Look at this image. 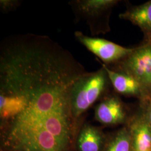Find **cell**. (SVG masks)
I'll use <instances>...</instances> for the list:
<instances>
[{
  "instance_id": "obj_1",
  "label": "cell",
  "mask_w": 151,
  "mask_h": 151,
  "mask_svg": "<svg viewBox=\"0 0 151 151\" xmlns=\"http://www.w3.org/2000/svg\"><path fill=\"white\" fill-rule=\"evenodd\" d=\"M77 129L69 100L30 101L1 122V151H78Z\"/></svg>"
},
{
  "instance_id": "obj_2",
  "label": "cell",
  "mask_w": 151,
  "mask_h": 151,
  "mask_svg": "<svg viewBox=\"0 0 151 151\" xmlns=\"http://www.w3.org/2000/svg\"><path fill=\"white\" fill-rule=\"evenodd\" d=\"M113 88L107 72L101 65L98 70L85 73L76 82L70 95L72 113L78 126L82 115Z\"/></svg>"
},
{
  "instance_id": "obj_3",
  "label": "cell",
  "mask_w": 151,
  "mask_h": 151,
  "mask_svg": "<svg viewBox=\"0 0 151 151\" xmlns=\"http://www.w3.org/2000/svg\"><path fill=\"white\" fill-rule=\"evenodd\" d=\"M119 0H75L69 2L76 21L85 22L92 36L110 32V20Z\"/></svg>"
},
{
  "instance_id": "obj_4",
  "label": "cell",
  "mask_w": 151,
  "mask_h": 151,
  "mask_svg": "<svg viewBox=\"0 0 151 151\" xmlns=\"http://www.w3.org/2000/svg\"><path fill=\"white\" fill-rule=\"evenodd\" d=\"M107 66L132 76L151 99V44L141 43L124 59Z\"/></svg>"
},
{
  "instance_id": "obj_5",
  "label": "cell",
  "mask_w": 151,
  "mask_h": 151,
  "mask_svg": "<svg viewBox=\"0 0 151 151\" xmlns=\"http://www.w3.org/2000/svg\"><path fill=\"white\" fill-rule=\"evenodd\" d=\"M76 39L98 60L106 65L115 64L130 54L134 47L128 48L102 38L91 37L80 31L75 32Z\"/></svg>"
},
{
  "instance_id": "obj_6",
  "label": "cell",
  "mask_w": 151,
  "mask_h": 151,
  "mask_svg": "<svg viewBox=\"0 0 151 151\" xmlns=\"http://www.w3.org/2000/svg\"><path fill=\"white\" fill-rule=\"evenodd\" d=\"M132 108L122 101L119 94L114 91H111L95 106V119L106 126L124 125L129 117Z\"/></svg>"
},
{
  "instance_id": "obj_7",
  "label": "cell",
  "mask_w": 151,
  "mask_h": 151,
  "mask_svg": "<svg viewBox=\"0 0 151 151\" xmlns=\"http://www.w3.org/2000/svg\"><path fill=\"white\" fill-rule=\"evenodd\" d=\"M125 125L129 130L130 151H151V125L144 105L137 101L132 108Z\"/></svg>"
},
{
  "instance_id": "obj_8",
  "label": "cell",
  "mask_w": 151,
  "mask_h": 151,
  "mask_svg": "<svg viewBox=\"0 0 151 151\" xmlns=\"http://www.w3.org/2000/svg\"><path fill=\"white\" fill-rule=\"evenodd\" d=\"M100 63L107 72L114 91L119 95L135 98L138 102L143 104L151 100L143 88L132 76L111 70L106 65Z\"/></svg>"
},
{
  "instance_id": "obj_9",
  "label": "cell",
  "mask_w": 151,
  "mask_h": 151,
  "mask_svg": "<svg viewBox=\"0 0 151 151\" xmlns=\"http://www.w3.org/2000/svg\"><path fill=\"white\" fill-rule=\"evenodd\" d=\"M125 2V10L119 14V18L140 29L143 34L142 43L151 44V0L140 5Z\"/></svg>"
},
{
  "instance_id": "obj_10",
  "label": "cell",
  "mask_w": 151,
  "mask_h": 151,
  "mask_svg": "<svg viewBox=\"0 0 151 151\" xmlns=\"http://www.w3.org/2000/svg\"><path fill=\"white\" fill-rule=\"evenodd\" d=\"M108 136L100 128L85 124L78 133L76 140L78 151H104Z\"/></svg>"
},
{
  "instance_id": "obj_11",
  "label": "cell",
  "mask_w": 151,
  "mask_h": 151,
  "mask_svg": "<svg viewBox=\"0 0 151 151\" xmlns=\"http://www.w3.org/2000/svg\"><path fill=\"white\" fill-rule=\"evenodd\" d=\"M131 139L129 130L123 125L108 137L104 151H130Z\"/></svg>"
},
{
  "instance_id": "obj_12",
  "label": "cell",
  "mask_w": 151,
  "mask_h": 151,
  "mask_svg": "<svg viewBox=\"0 0 151 151\" xmlns=\"http://www.w3.org/2000/svg\"><path fill=\"white\" fill-rule=\"evenodd\" d=\"M20 4V1L15 0H1L0 1V8L2 12H8L15 9Z\"/></svg>"
},
{
  "instance_id": "obj_13",
  "label": "cell",
  "mask_w": 151,
  "mask_h": 151,
  "mask_svg": "<svg viewBox=\"0 0 151 151\" xmlns=\"http://www.w3.org/2000/svg\"><path fill=\"white\" fill-rule=\"evenodd\" d=\"M141 104H142L145 106L146 116L147 117V119L150 124H151V99L148 103L146 104H143V103H141Z\"/></svg>"
}]
</instances>
